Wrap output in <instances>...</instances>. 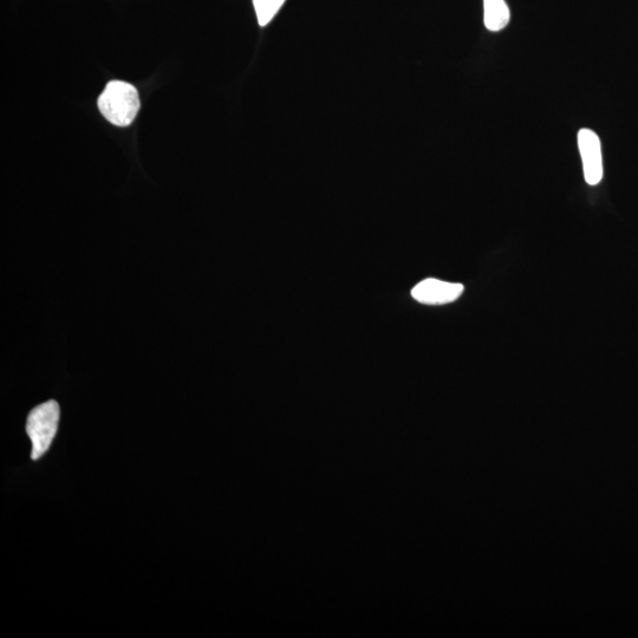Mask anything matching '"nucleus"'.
<instances>
[{"instance_id":"nucleus-1","label":"nucleus","mask_w":638,"mask_h":638,"mask_svg":"<svg viewBox=\"0 0 638 638\" xmlns=\"http://www.w3.org/2000/svg\"><path fill=\"white\" fill-rule=\"evenodd\" d=\"M101 114L117 127L132 125L140 110L138 90L122 81L109 82L97 101Z\"/></svg>"},{"instance_id":"nucleus-5","label":"nucleus","mask_w":638,"mask_h":638,"mask_svg":"<svg viewBox=\"0 0 638 638\" xmlns=\"http://www.w3.org/2000/svg\"><path fill=\"white\" fill-rule=\"evenodd\" d=\"M484 11L487 30L498 32L510 23L511 13L505 0H484Z\"/></svg>"},{"instance_id":"nucleus-2","label":"nucleus","mask_w":638,"mask_h":638,"mask_svg":"<svg viewBox=\"0 0 638 638\" xmlns=\"http://www.w3.org/2000/svg\"><path fill=\"white\" fill-rule=\"evenodd\" d=\"M58 422H60V406L56 401L45 402L29 414L26 433L32 444V460H38L48 452L55 439Z\"/></svg>"},{"instance_id":"nucleus-6","label":"nucleus","mask_w":638,"mask_h":638,"mask_svg":"<svg viewBox=\"0 0 638 638\" xmlns=\"http://www.w3.org/2000/svg\"><path fill=\"white\" fill-rule=\"evenodd\" d=\"M285 0H253L260 26L268 25L281 10Z\"/></svg>"},{"instance_id":"nucleus-4","label":"nucleus","mask_w":638,"mask_h":638,"mask_svg":"<svg viewBox=\"0 0 638 638\" xmlns=\"http://www.w3.org/2000/svg\"><path fill=\"white\" fill-rule=\"evenodd\" d=\"M464 285L428 278L412 290L416 302L426 305H445L457 301L464 294Z\"/></svg>"},{"instance_id":"nucleus-3","label":"nucleus","mask_w":638,"mask_h":638,"mask_svg":"<svg viewBox=\"0 0 638 638\" xmlns=\"http://www.w3.org/2000/svg\"><path fill=\"white\" fill-rule=\"evenodd\" d=\"M578 147L583 162L584 179L590 186L600 184L603 179V156L601 140L594 130L583 128L578 133Z\"/></svg>"}]
</instances>
